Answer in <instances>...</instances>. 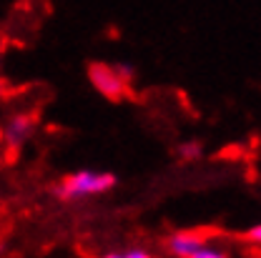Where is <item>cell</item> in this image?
<instances>
[{
	"mask_svg": "<svg viewBox=\"0 0 261 258\" xmlns=\"http://www.w3.org/2000/svg\"><path fill=\"white\" fill-rule=\"evenodd\" d=\"M203 156V143L201 140H186L178 146V158L181 161H198Z\"/></svg>",
	"mask_w": 261,
	"mask_h": 258,
	"instance_id": "5b68a950",
	"label": "cell"
},
{
	"mask_svg": "<svg viewBox=\"0 0 261 258\" xmlns=\"http://www.w3.org/2000/svg\"><path fill=\"white\" fill-rule=\"evenodd\" d=\"M5 93H8V83H5V80L0 78V98L5 96Z\"/></svg>",
	"mask_w": 261,
	"mask_h": 258,
	"instance_id": "30bf717a",
	"label": "cell"
},
{
	"mask_svg": "<svg viewBox=\"0 0 261 258\" xmlns=\"http://www.w3.org/2000/svg\"><path fill=\"white\" fill-rule=\"evenodd\" d=\"M116 188V176L111 170H93V168H83L75 173L63 176L53 193L65 203H75V200H86V198H96Z\"/></svg>",
	"mask_w": 261,
	"mask_h": 258,
	"instance_id": "6da1fadb",
	"label": "cell"
},
{
	"mask_svg": "<svg viewBox=\"0 0 261 258\" xmlns=\"http://www.w3.org/2000/svg\"><path fill=\"white\" fill-rule=\"evenodd\" d=\"M88 83L100 98L106 100H123L130 93V83H133V68L126 63H103L93 61L88 63Z\"/></svg>",
	"mask_w": 261,
	"mask_h": 258,
	"instance_id": "7a4b0ae2",
	"label": "cell"
},
{
	"mask_svg": "<svg viewBox=\"0 0 261 258\" xmlns=\"http://www.w3.org/2000/svg\"><path fill=\"white\" fill-rule=\"evenodd\" d=\"M103 258H153L148 251H141V248H130V251H113V253H106Z\"/></svg>",
	"mask_w": 261,
	"mask_h": 258,
	"instance_id": "52a82bcc",
	"label": "cell"
},
{
	"mask_svg": "<svg viewBox=\"0 0 261 258\" xmlns=\"http://www.w3.org/2000/svg\"><path fill=\"white\" fill-rule=\"evenodd\" d=\"M189 258H228V253L226 251H221L219 246H214L211 241H206V243H203V246H198Z\"/></svg>",
	"mask_w": 261,
	"mask_h": 258,
	"instance_id": "8992f818",
	"label": "cell"
},
{
	"mask_svg": "<svg viewBox=\"0 0 261 258\" xmlns=\"http://www.w3.org/2000/svg\"><path fill=\"white\" fill-rule=\"evenodd\" d=\"M5 53H8V45H5V40L0 38V65H3V61H5Z\"/></svg>",
	"mask_w": 261,
	"mask_h": 258,
	"instance_id": "9c48e42d",
	"label": "cell"
},
{
	"mask_svg": "<svg viewBox=\"0 0 261 258\" xmlns=\"http://www.w3.org/2000/svg\"><path fill=\"white\" fill-rule=\"evenodd\" d=\"M208 241V233L206 231H176L168 236L166 246H168V253L176 258H189L198 246H203Z\"/></svg>",
	"mask_w": 261,
	"mask_h": 258,
	"instance_id": "277c9868",
	"label": "cell"
},
{
	"mask_svg": "<svg viewBox=\"0 0 261 258\" xmlns=\"http://www.w3.org/2000/svg\"><path fill=\"white\" fill-rule=\"evenodd\" d=\"M38 128V121L33 113H13L5 123H3V146L10 151H18L20 146H25L33 138V133Z\"/></svg>",
	"mask_w": 261,
	"mask_h": 258,
	"instance_id": "3957f363",
	"label": "cell"
},
{
	"mask_svg": "<svg viewBox=\"0 0 261 258\" xmlns=\"http://www.w3.org/2000/svg\"><path fill=\"white\" fill-rule=\"evenodd\" d=\"M244 238L246 241H251V243H256V246H261V223H256V226H251L246 233H244Z\"/></svg>",
	"mask_w": 261,
	"mask_h": 258,
	"instance_id": "ba28073f",
	"label": "cell"
}]
</instances>
